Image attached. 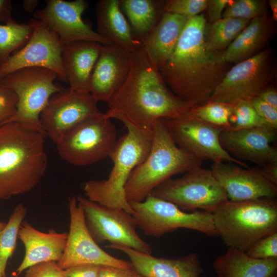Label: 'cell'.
Returning a JSON list of instances; mask_svg holds the SVG:
<instances>
[{
	"instance_id": "obj_1",
	"label": "cell",
	"mask_w": 277,
	"mask_h": 277,
	"mask_svg": "<svg viewBox=\"0 0 277 277\" xmlns=\"http://www.w3.org/2000/svg\"><path fill=\"white\" fill-rule=\"evenodd\" d=\"M108 105L106 117L143 130H152L157 120L177 118L195 107L172 93L143 46L132 52L128 76Z\"/></svg>"
},
{
	"instance_id": "obj_2",
	"label": "cell",
	"mask_w": 277,
	"mask_h": 277,
	"mask_svg": "<svg viewBox=\"0 0 277 277\" xmlns=\"http://www.w3.org/2000/svg\"><path fill=\"white\" fill-rule=\"evenodd\" d=\"M206 19H189L170 57L159 69L165 83L181 100L195 107L207 103L225 74V65L206 50Z\"/></svg>"
},
{
	"instance_id": "obj_3",
	"label": "cell",
	"mask_w": 277,
	"mask_h": 277,
	"mask_svg": "<svg viewBox=\"0 0 277 277\" xmlns=\"http://www.w3.org/2000/svg\"><path fill=\"white\" fill-rule=\"evenodd\" d=\"M46 137L19 123L0 126V200L26 193L39 183L47 167Z\"/></svg>"
},
{
	"instance_id": "obj_4",
	"label": "cell",
	"mask_w": 277,
	"mask_h": 277,
	"mask_svg": "<svg viewBox=\"0 0 277 277\" xmlns=\"http://www.w3.org/2000/svg\"><path fill=\"white\" fill-rule=\"evenodd\" d=\"M153 139L146 159L131 172L125 187L127 201H144L158 186L176 174L202 166L203 161L179 147L170 133L167 119L152 127Z\"/></svg>"
},
{
	"instance_id": "obj_5",
	"label": "cell",
	"mask_w": 277,
	"mask_h": 277,
	"mask_svg": "<svg viewBox=\"0 0 277 277\" xmlns=\"http://www.w3.org/2000/svg\"><path fill=\"white\" fill-rule=\"evenodd\" d=\"M125 127L127 132L117 139L109 156L113 166L107 179L89 180L83 188L89 200L105 206L123 209L132 215L133 209L126 199L125 187L132 171L148 155L153 132L130 125Z\"/></svg>"
},
{
	"instance_id": "obj_6",
	"label": "cell",
	"mask_w": 277,
	"mask_h": 277,
	"mask_svg": "<svg viewBox=\"0 0 277 277\" xmlns=\"http://www.w3.org/2000/svg\"><path fill=\"white\" fill-rule=\"evenodd\" d=\"M212 215L217 235L224 243L243 252L259 240L277 232L275 199L228 200Z\"/></svg>"
},
{
	"instance_id": "obj_7",
	"label": "cell",
	"mask_w": 277,
	"mask_h": 277,
	"mask_svg": "<svg viewBox=\"0 0 277 277\" xmlns=\"http://www.w3.org/2000/svg\"><path fill=\"white\" fill-rule=\"evenodd\" d=\"M57 78L53 71L44 67H26L0 79V83L16 95V111L9 122L22 124L43 133L40 115L50 97L64 88L54 83Z\"/></svg>"
},
{
	"instance_id": "obj_8",
	"label": "cell",
	"mask_w": 277,
	"mask_h": 277,
	"mask_svg": "<svg viewBox=\"0 0 277 277\" xmlns=\"http://www.w3.org/2000/svg\"><path fill=\"white\" fill-rule=\"evenodd\" d=\"M116 129L103 113L69 130L56 143L59 155L75 166H88L109 157L117 142Z\"/></svg>"
},
{
	"instance_id": "obj_9",
	"label": "cell",
	"mask_w": 277,
	"mask_h": 277,
	"mask_svg": "<svg viewBox=\"0 0 277 277\" xmlns=\"http://www.w3.org/2000/svg\"><path fill=\"white\" fill-rule=\"evenodd\" d=\"M129 204L137 226L147 235L160 238L179 228L194 230L208 236L217 235L211 213L186 212L173 203L151 194L142 202Z\"/></svg>"
},
{
	"instance_id": "obj_10",
	"label": "cell",
	"mask_w": 277,
	"mask_h": 277,
	"mask_svg": "<svg viewBox=\"0 0 277 277\" xmlns=\"http://www.w3.org/2000/svg\"><path fill=\"white\" fill-rule=\"evenodd\" d=\"M150 194L171 202L182 210L202 209L211 213L229 200L211 170L202 167L180 177L167 180Z\"/></svg>"
},
{
	"instance_id": "obj_11",
	"label": "cell",
	"mask_w": 277,
	"mask_h": 277,
	"mask_svg": "<svg viewBox=\"0 0 277 277\" xmlns=\"http://www.w3.org/2000/svg\"><path fill=\"white\" fill-rule=\"evenodd\" d=\"M76 199L83 207L87 228L97 244L107 241L152 254L151 246L136 232L137 224L131 214L123 209L105 206L82 196Z\"/></svg>"
},
{
	"instance_id": "obj_12",
	"label": "cell",
	"mask_w": 277,
	"mask_h": 277,
	"mask_svg": "<svg viewBox=\"0 0 277 277\" xmlns=\"http://www.w3.org/2000/svg\"><path fill=\"white\" fill-rule=\"evenodd\" d=\"M270 57L265 50L235 64L226 72L208 102L234 105L258 96L270 80Z\"/></svg>"
},
{
	"instance_id": "obj_13",
	"label": "cell",
	"mask_w": 277,
	"mask_h": 277,
	"mask_svg": "<svg viewBox=\"0 0 277 277\" xmlns=\"http://www.w3.org/2000/svg\"><path fill=\"white\" fill-rule=\"evenodd\" d=\"M167 123L176 144L200 160L235 163L248 168L246 163L232 157L222 147L219 137L222 130L199 119L191 109L177 118L167 120Z\"/></svg>"
},
{
	"instance_id": "obj_14",
	"label": "cell",
	"mask_w": 277,
	"mask_h": 277,
	"mask_svg": "<svg viewBox=\"0 0 277 277\" xmlns=\"http://www.w3.org/2000/svg\"><path fill=\"white\" fill-rule=\"evenodd\" d=\"M31 36L27 43L0 66V79L20 69L39 67L49 69L59 81L66 82L62 54L64 45L58 35L43 22L31 18Z\"/></svg>"
},
{
	"instance_id": "obj_15",
	"label": "cell",
	"mask_w": 277,
	"mask_h": 277,
	"mask_svg": "<svg viewBox=\"0 0 277 277\" xmlns=\"http://www.w3.org/2000/svg\"><path fill=\"white\" fill-rule=\"evenodd\" d=\"M68 210L69 231L64 253L61 260L57 262L61 269L82 265L133 269L131 263L111 255L94 241L87 228L83 207L76 197L69 199Z\"/></svg>"
},
{
	"instance_id": "obj_16",
	"label": "cell",
	"mask_w": 277,
	"mask_h": 277,
	"mask_svg": "<svg viewBox=\"0 0 277 277\" xmlns=\"http://www.w3.org/2000/svg\"><path fill=\"white\" fill-rule=\"evenodd\" d=\"M97 102L90 93L69 88L53 94L40 115L46 136L56 144L77 124L100 115Z\"/></svg>"
},
{
	"instance_id": "obj_17",
	"label": "cell",
	"mask_w": 277,
	"mask_h": 277,
	"mask_svg": "<svg viewBox=\"0 0 277 277\" xmlns=\"http://www.w3.org/2000/svg\"><path fill=\"white\" fill-rule=\"evenodd\" d=\"M88 7L89 2L85 0H47L44 8L34 12L33 18L43 22L54 31L63 45L81 41L113 44L82 19Z\"/></svg>"
},
{
	"instance_id": "obj_18",
	"label": "cell",
	"mask_w": 277,
	"mask_h": 277,
	"mask_svg": "<svg viewBox=\"0 0 277 277\" xmlns=\"http://www.w3.org/2000/svg\"><path fill=\"white\" fill-rule=\"evenodd\" d=\"M276 129L266 125L236 131H222L219 139L222 147L234 158L263 166L277 163V149L271 145L276 140Z\"/></svg>"
},
{
	"instance_id": "obj_19",
	"label": "cell",
	"mask_w": 277,
	"mask_h": 277,
	"mask_svg": "<svg viewBox=\"0 0 277 277\" xmlns=\"http://www.w3.org/2000/svg\"><path fill=\"white\" fill-rule=\"evenodd\" d=\"M211 170L229 201L275 199L277 195V185L265 177L257 167L244 169L222 162L213 163Z\"/></svg>"
},
{
	"instance_id": "obj_20",
	"label": "cell",
	"mask_w": 277,
	"mask_h": 277,
	"mask_svg": "<svg viewBox=\"0 0 277 277\" xmlns=\"http://www.w3.org/2000/svg\"><path fill=\"white\" fill-rule=\"evenodd\" d=\"M132 52L115 44L103 45L93 70L89 93L97 101L110 102L125 81Z\"/></svg>"
},
{
	"instance_id": "obj_21",
	"label": "cell",
	"mask_w": 277,
	"mask_h": 277,
	"mask_svg": "<svg viewBox=\"0 0 277 277\" xmlns=\"http://www.w3.org/2000/svg\"><path fill=\"white\" fill-rule=\"evenodd\" d=\"M107 247L125 253L134 270L145 277H199L203 272L196 253L168 259L155 257L122 245L110 244Z\"/></svg>"
},
{
	"instance_id": "obj_22",
	"label": "cell",
	"mask_w": 277,
	"mask_h": 277,
	"mask_svg": "<svg viewBox=\"0 0 277 277\" xmlns=\"http://www.w3.org/2000/svg\"><path fill=\"white\" fill-rule=\"evenodd\" d=\"M67 232H57L53 229L43 232L23 221L18 238L24 245V259L16 269V276L23 271L36 264L49 261L58 262L64 253Z\"/></svg>"
},
{
	"instance_id": "obj_23",
	"label": "cell",
	"mask_w": 277,
	"mask_h": 277,
	"mask_svg": "<svg viewBox=\"0 0 277 277\" xmlns=\"http://www.w3.org/2000/svg\"><path fill=\"white\" fill-rule=\"evenodd\" d=\"M103 45L87 41H75L64 45L62 61L70 89L89 93L91 76Z\"/></svg>"
},
{
	"instance_id": "obj_24",
	"label": "cell",
	"mask_w": 277,
	"mask_h": 277,
	"mask_svg": "<svg viewBox=\"0 0 277 277\" xmlns=\"http://www.w3.org/2000/svg\"><path fill=\"white\" fill-rule=\"evenodd\" d=\"M95 12L97 32L101 35L130 52L142 46L132 33L120 0H100L96 3Z\"/></svg>"
},
{
	"instance_id": "obj_25",
	"label": "cell",
	"mask_w": 277,
	"mask_h": 277,
	"mask_svg": "<svg viewBox=\"0 0 277 277\" xmlns=\"http://www.w3.org/2000/svg\"><path fill=\"white\" fill-rule=\"evenodd\" d=\"M188 19L165 12L142 46L157 68L162 67L173 52Z\"/></svg>"
},
{
	"instance_id": "obj_26",
	"label": "cell",
	"mask_w": 277,
	"mask_h": 277,
	"mask_svg": "<svg viewBox=\"0 0 277 277\" xmlns=\"http://www.w3.org/2000/svg\"><path fill=\"white\" fill-rule=\"evenodd\" d=\"M218 277H277V258L255 259L228 248L213 263Z\"/></svg>"
},
{
	"instance_id": "obj_27",
	"label": "cell",
	"mask_w": 277,
	"mask_h": 277,
	"mask_svg": "<svg viewBox=\"0 0 277 277\" xmlns=\"http://www.w3.org/2000/svg\"><path fill=\"white\" fill-rule=\"evenodd\" d=\"M271 28L264 14L251 19L225 51L216 55V62L221 65L238 63L255 55L269 38Z\"/></svg>"
},
{
	"instance_id": "obj_28",
	"label": "cell",
	"mask_w": 277,
	"mask_h": 277,
	"mask_svg": "<svg viewBox=\"0 0 277 277\" xmlns=\"http://www.w3.org/2000/svg\"><path fill=\"white\" fill-rule=\"evenodd\" d=\"M165 3L157 0H120L121 10L134 37L142 44L165 12Z\"/></svg>"
},
{
	"instance_id": "obj_29",
	"label": "cell",
	"mask_w": 277,
	"mask_h": 277,
	"mask_svg": "<svg viewBox=\"0 0 277 277\" xmlns=\"http://www.w3.org/2000/svg\"><path fill=\"white\" fill-rule=\"evenodd\" d=\"M250 22L248 19L222 17L211 23L205 36L207 51L213 53L226 49Z\"/></svg>"
},
{
	"instance_id": "obj_30",
	"label": "cell",
	"mask_w": 277,
	"mask_h": 277,
	"mask_svg": "<svg viewBox=\"0 0 277 277\" xmlns=\"http://www.w3.org/2000/svg\"><path fill=\"white\" fill-rule=\"evenodd\" d=\"M27 209L23 204L16 206L5 227L0 232V272L6 276V269L8 260L13 255L16 248L18 232Z\"/></svg>"
},
{
	"instance_id": "obj_31",
	"label": "cell",
	"mask_w": 277,
	"mask_h": 277,
	"mask_svg": "<svg viewBox=\"0 0 277 277\" xmlns=\"http://www.w3.org/2000/svg\"><path fill=\"white\" fill-rule=\"evenodd\" d=\"M32 31V26L29 22L19 24L14 21L0 25V66L27 43Z\"/></svg>"
},
{
	"instance_id": "obj_32",
	"label": "cell",
	"mask_w": 277,
	"mask_h": 277,
	"mask_svg": "<svg viewBox=\"0 0 277 277\" xmlns=\"http://www.w3.org/2000/svg\"><path fill=\"white\" fill-rule=\"evenodd\" d=\"M232 111V105L215 102H208L191 109L196 117L222 131L230 130V117Z\"/></svg>"
},
{
	"instance_id": "obj_33",
	"label": "cell",
	"mask_w": 277,
	"mask_h": 277,
	"mask_svg": "<svg viewBox=\"0 0 277 277\" xmlns=\"http://www.w3.org/2000/svg\"><path fill=\"white\" fill-rule=\"evenodd\" d=\"M232 106L229 131L244 130L267 125L258 115L250 102H241Z\"/></svg>"
},
{
	"instance_id": "obj_34",
	"label": "cell",
	"mask_w": 277,
	"mask_h": 277,
	"mask_svg": "<svg viewBox=\"0 0 277 277\" xmlns=\"http://www.w3.org/2000/svg\"><path fill=\"white\" fill-rule=\"evenodd\" d=\"M265 4L262 1H233L224 10L222 17L251 19L264 15Z\"/></svg>"
},
{
	"instance_id": "obj_35",
	"label": "cell",
	"mask_w": 277,
	"mask_h": 277,
	"mask_svg": "<svg viewBox=\"0 0 277 277\" xmlns=\"http://www.w3.org/2000/svg\"><path fill=\"white\" fill-rule=\"evenodd\" d=\"M207 0H170L165 5V12L176 14L187 19L201 14L207 8Z\"/></svg>"
},
{
	"instance_id": "obj_36",
	"label": "cell",
	"mask_w": 277,
	"mask_h": 277,
	"mask_svg": "<svg viewBox=\"0 0 277 277\" xmlns=\"http://www.w3.org/2000/svg\"><path fill=\"white\" fill-rule=\"evenodd\" d=\"M245 253L255 259L277 258V232L259 240Z\"/></svg>"
},
{
	"instance_id": "obj_37",
	"label": "cell",
	"mask_w": 277,
	"mask_h": 277,
	"mask_svg": "<svg viewBox=\"0 0 277 277\" xmlns=\"http://www.w3.org/2000/svg\"><path fill=\"white\" fill-rule=\"evenodd\" d=\"M17 97L9 88L0 83V126L8 123L16 111Z\"/></svg>"
},
{
	"instance_id": "obj_38",
	"label": "cell",
	"mask_w": 277,
	"mask_h": 277,
	"mask_svg": "<svg viewBox=\"0 0 277 277\" xmlns=\"http://www.w3.org/2000/svg\"><path fill=\"white\" fill-rule=\"evenodd\" d=\"M25 277H65L63 269L55 261L41 263L28 268Z\"/></svg>"
},
{
	"instance_id": "obj_39",
	"label": "cell",
	"mask_w": 277,
	"mask_h": 277,
	"mask_svg": "<svg viewBox=\"0 0 277 277\" xmlns=\"http://www.w3.org/2000/svg\"><path fill=\"white\" fill-rule=\"evenodd\" d=\"M258 115L269 126L277 129V109L261 100L258 96L250 101Z\"/></svg>"
},
{
	"instance_id": "obj_40",
	"label": "cell",
	"mask_w": 277,
	"mask_h": 277,
	"mask_svg": "<svg viewBox=\"0 0 277 277\" xmlns=\"http://www.w3.org/2000/svg\"><path fill=\"white\" fill-rule=\"evenodd\" d=\"M101 266L82 265L63 269L65 277H98Z\"/></svg>"
},
{
	"instance_id": "obj_41",
	"label": "cell",
	"mask_w": 277,
	"mask_h": 277,
	"mask_svg": "<svg viewBox=\"0 0 277 277\" xmlns=\"http://www.w3.org/2000/svg\"><path fill=\"white\" fill-rule=\"evenodd\" d=\"M232 2V0L208 1L207 8L210 23H212L221 19L224 10Z\"/></svg>"
},
{
	"instance_id": "obj_42",
	"label": "cell",
	"mask_w": 277,
	"mask_h": 277,
	"mask_svg": "<svg viewBox=\"0 0 277 277\" xmlns=\"http://www.w3.org/2000/svg\"><path fill=\"white\" fill-rule=\"evenodd\" d=\"M133 269H126L112 266H101L98 277H132Z\"/></svg>"
},
{
	"instance_id": "obj_43",
	"label": "cell",
	"mask_w": 277,
	"mask_h": 277,
	"mask_svg": "<svg viewBox=\"0 0 277 277\" xmlns=\"http://www.w3.org/2000/svg\"><path fill=\"white\" fill-rule=\"evenodd\" d=\"M12 4L10 0H0V25L4 22L5 24L14 22L12 18Z\"/></svg>"
},
{
	"instance_id": "obj_44",
	"label": "cell",
	"mask_w": 277,
	"mask_h": 277,
	"mask_svg": "<svg viewBox=\"0 0 277 277\" xmlns=\"http://www.w3.org/2000/svg\"><path fill=\"white\" fill-rule=\"evenodd\" d=\"M257 167L265 177L272 183L277 185V163Z\"/></svg>"
},
{
	"instance_id": "obj_45",
	"label": "cell",
	"mask_w": 277,
	"mask_h": 277,
	"mask_svg": "<svg viewBox=\"0 0 277 277\" xmlns=\"http://www.w3.org/2000/svg\"><path fill=\"white\" fill-rule=\"evenodd\" d=\"M261 100L277 109V92L273 88H265L258 96Z\"/></svg>"
},
{
	"instance_id": "obj_46",
	"label": "cell",
	"mask_w": 277,
	"mask_h": 277,
	"mask_svg": "<svg viewBox=\"0 0 277 277\" xmlns=\"http://www.w3.org/2000/svg\"><path fill=\"white\" fill-rule=\"evenodd\" d=\"M39 3L40 2L38 0H24L23 7L27 12L32 13L35 11V9Z\"/></svg>"
},
{
	"instance_id": "obj_47",
	"label": "cell",
	"mask_w": 277,
	"mask_h": 277,
	"mask_svg": "<svg viewBox=\"0 0 277 277\" xmlns=\"http://www.w3.org/2000/svg\"><path fill=\"white\" fill-rule=\"evenodd\" d=\"M269 5L270 7L273 19L274 21L277 20V1L276 0H270L269 1Z\"/></svg>"
},
{
	"instance_id": "obj_48",
	"label": "cell",
	"mask_w": 277,
	"mask_h": 277,
	"mask_svg": "<svg viewBox=\"0 0 277 277\" xmlns=\"http://www.w3.org/2000/svg\"><path fill=\"white\" fill-rule=\"evenodd\" d=\"M6 223L3 222H0V232H1L4 229V228L6 226Z\"/></svg>"
},
{
	"instance_id": "obj_49",
	"label": "cell",
	"mask_w": 277,
	"mask_h": 277,
	"mask_svg": "<svg viewBox=\"0 0 277 277\" xmlns=\"http://www.w3.org/2000/svg\"><path fill=\"white\" fill-rule=\"evenodd\" d=\"M132 277H145V276L140 274L139 273L136 272L135 270H134Z\"/></svg>"
},
{
	"instance_id": "obj_50",
	"label": "cell",
	"mask_w": 277,
	"mask_h": 277,
	"mask_svg": "<svg viewBox=\"0 0 277 277\" xmlns=\"http://www.w3.org/2000/svg\"><path fill=\"white\" fill-rule=\"evenodd\" d=\"M0 277H3L2 274L1 273V272H0Z\"/></svg>"
}]
</instances>
